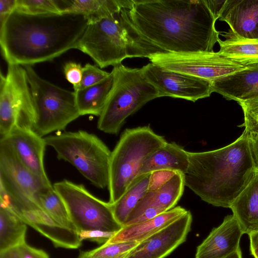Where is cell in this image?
Segmentation results:
<instances>
[{
	"label": "cell",
	"mask_w": 258,
	"mask_h": 258,
	"mask_svg": "<svg viewBox=\"0 0 258 258\" xmlns=\"http://www.w3.org/2000/svg\"><path fill=\"white\" fill-rule=\"evenodd\" d=\"M113 84L97 127L116 135L126 119L150 101L158 98L156 88L145 77L141 68H130L120 63L113 67Z\"/></svg>",
	"instance_id": "cell-7"
},
{
	"label": "cell",
	"mask_w": 258,
	"mask_h": 258,
	"mask_svg": "<svg viewBox=\"0 0 258 258\" xmlns=\"http://www.w3.org/2000/svg\"><path fill=\"white\" fill-rule=\"evenodd\" d=\"M219 19L236 35L258 39V0H227Z\"/></svg>",
	"instance_id": "cell-18"
},
{
	"label": "cell",
	"mask_w": 258,
	"mask_h": 258,
	"mask_svg": "<svg viewBox=\"0 0 258 258\" xmlns=\"http://www.w3.org/2000/svg\"><path fill=\"white\" fill-rule=\"evenodd\" d=\"M223 35L226 39L218 41L220 54L244 67L258 63V39L243 38L231 30Z\"/></svg>",
	"instance_id": "cell-24"
},
{
	"label": "cell",
	"mask_w": 258,
	"mask_h": 258,
	"mask_svg": "<svg viewBox=\"0 0 258 258\" xmlns=\"http://www.w3.org/2000/svg\"><path fill=\"white\" fill-rule=\"evenodd\" d=\"M0 140L9 146L19 161L27 169L44 180L50 181L44 166L46 146L44 138L30 128L16 126Z\"/></svg>",
	"instance_id": "cell-15"
},
{
	"label": "cell",
	"mask_w": 258,
	"mask_h": 258,
	"mask_svg": "<svg viewBox=\"0 0 258 258\" xmlns=\"http://www.w3.org/2000/svg\"><path fill=\"white\" fill-rule=\"evenodd\" d=\"M87 251H81L77 258H86Z\"/></svg>",
	"instance_id": "cell-41"
},
{
	"label": "cell",
	"mask_w": 258,
	"mask_h": 258,
	"mask_svg": "<svg viewBox=\"0 0 258 258\" xmlns=\"http://www.w3.org/2000/svg\"><path fill=\"white\" fill-rule=\"evenodd\" d=\"M140 242L105 243L98 247L87 251L86 258H126Z\"/></svg>",
	"instance_id": "cell-29"
},
{
	"label": "cell",
	"mask_w": 258,
	"mask_h": 258,
	"mask_svg": "<svg viewBox=\"0 0 258 258\" xmlns=\"http://www.w3.org/2000/svg\"><path fill=\"white\" fill-rule=\"evenodd\" d=\"M34 117L33 100L26 69L22 66L8 64L6 75L1 73V139L16 126L32 129Z\"/></svg>",
	"instance_id": "cell-11"
},
{
	"label": "cell",
	"mask_w": 258,
	"mask_h": 258,
	"mask_svg": "<svg viewBox=\"0 0 258 258\" xmlns=\"http://www.w3.org/2000/svg\"><path fill=\"white\" fill-rule=\"evenodd\" d=\"M88 24L81 14L32 15L16 9L1 22L0 44L8 64L50 61L75 45Z\"/></svg>",
	"instance_id": "cell-2"
},
{
	"label": "cell",
	"mask_w": 258,
	"mask_h": 258,
	"mask_svg": "<svg viewBox=\"0 0 258 258\" xmlns=\"http://www.w3.org/2000/svg\"><path fill=\"white\" fill-rule=\"evenodd\" d=\"M113 84L112 72L103 80L93 86L74 91L77 107L81 115L99 116Z\"/></svg>",
	"instance_id": "cell-25"
},
{
	"label": "cell",
	"mask_w": 258,
	"mask_h": 258,
	"mask_svg": "<svg viewBox=\"0 0 258 258\" xmlns=\"http://www.w3.org/2000/svg\"><path fill=\"white\" fill-rule=\"evenodd\" d=\"M243 234L234 216L227 215L197 247L195 258H225L240 247Z\"/></svg>",
	"instance_id": "cell-16"
},
{
	"label": "cell",
	"mask_w": 258,
	"mask_h": 258,
	"mask_svg": "<svg viewBox=\"0 0 258 258\" xmlns=\"http://www.w3.org/2000/svg\"><path fill=\"white\" fill-rule=\"evenodd\" d=\"M254 159L258 169V137H249Z\"/></svg>",
	"instance_id": "cell-39"
},
{
	"label": "cell",
	"mask_w": 258,
	"mask_h": 258,
	"mask_svg": "<svg viewBox=\"0 0 258 258\" xmlns=\"http://www.w3.org/2000/svg\"><path fill=\"white\" fill-rule=\"evenodd\" d=\"M184 186V174L176 172L161 187L147 191L130 213L123 227L132 224L147 209H158L165 212L174 208L183 193Z\"/></svg>",
	"instance_id": "cell-19"
},
{
	"label": "cell",
	"mask_w": 258,
	"mask_h": 258,
	"mask_svg": "<svg viewBox=\"0 0 258 258\" xmlns=\"http://www.w3.org/2000/svg\"><path fill=\"white\" fill-rule=\"evenodd\" d=\"M39 200L42 209L54 221L62 226L76 231L66 205L53 185L42 192Z\"/></svg>",
	"instance_id": "cell-28"
},
{
	"label": "cell",
	"mask_w": 258,
	"mask_h": 258,
	"mask_svg": "<svg viewBox=\"0 0 258 258\" xmlns=\"http://www.w3.org/2000/svg\"><path fill=\"white\" fill-rule=\"evenodd\" d=\"M63 70L66 79L73 85L74 91L76 90L82 78L81 64L74 61H68L63 66Z\"/></svg>",
	"instance_id": "cell-33"
},
{
	"label": "cell",
	"mask_w": 258,
	"mask_h": 258,
	"mask_svg": "<svg viewBox=\"0 0 258 258\" xmlns=\"http://www.w3.org/2000/svg\"><path fill=\"white\" fill-rule=\"evenodd\" d=\"M176 173L175 171L163 170L151 173L147 191L158 189L166 183Z\"/></svg>",
	"instance_id": "cell-34"
},
{
	"label": "cell",
	"mask_w": 258,
	"mask_h": 258,
	"mask_svg": "<svg viewBox=\"0 0 258 258\" xmlns=\"http://www.w3.org/2000/svg\"><path fill=\"white\" fill-rule=\"evenodd\" d=\"M225 258H242V252L240 247H239L236 251Z\"/></svg>",
	"instance_id": "cell-40"
},
{
	"label": "cell",
	"mask_w": 258,
	"mask_h": 258,
	"mask_svg": "<svg viewBox=\"0 0 258 258\" xmlns=\"http://www.w3.org/2000/svg\"><path fill=\"white\" fill-rule=\"evenodd\" d=\"M129 15L142 36L166 52H213L219 39L205 0H135Z\"/></svg>",
	"instance_id": "cell-1"
},
{
	"label": "cell",
	"mask_w": 258,
	"mask_h": 258,
	"mask_svg": "<svg viewBox=\"0 0 258 258\" xmlns=\"http://www.w3.org/2000/svg\"><path fill=\"white\" fill-rule=\"evenodd\" d=\"M0 258H8L7 251L6 250L0 252Z\"/></svg>",
	"instance_id": "cell-42"
},
{
	"label": "cell",
	"mask_w": 258,
	"mask_h": 258,
	"mask_svg": "<svg viewBox=\"0 0 258 258\" xmlns=\"http://www.w3.org/2000/svg\"><path fill=\"white\" fill-rule=\"evenodd\" d=\"M244 113V132L249 137H258V98L238 103Z\"/></svg>",
	"instance_id": "cell-31"
},
{
	"label": "cell",
	"mask_w": 258,
	"mask_h": 258,
	"mask_svg": "<svg viewBox=\"0 0 258 258\" xmlns=\"http://www.w3.org/2000/svg\"><path fill=\"white\" fill-rule=\"evenodd\" d=\"M248 235L250 254L253 258H258V230L252 232Z\"/></svg>",
	"instance_id": "cell-38"
},
{
	"label": "cell",
	"mask_w": 258,
	"mask_h": 258,
	"mask_svg": "<svg viewBox=\"0 0 258 258\" xmlns=\"http://www.w3.org/2000/svg\"><path fill=\"white\" fill-rule=\"evenodd\" d=\"M17 0H0V22L16 8Z\"/></svg>",
	"instance_id": "cell-37"
},
{
	"label": "cell",
	"mask_w": 258,
	"mask_h": 258,
	"mask_svg": "<svg viewBox=\"0 0 258 258\" xmlns=\"http://www.w3.org/2000/svg\"><path fill=\"white\" fill-rule=\"evenodd\" d=\"M57 158L73 165L98 188L108 187L111 152L97 136L84 131L69 132L44 138Z\"/></svg>",
	"instance_id": "cell-8"
},
{
	"label": "cell",
	"mask_w": 258,
	"mask_h": 258,
	"mask_svg": "<svg viewBox=\"0 0 258 258\" xmlns=\"http://www.w3.org/2000/svg\"><path fill=\"white\" fill-rule=\"evenodd\" d=\"M192 215L190 211L160 231L143 241L126 258H164L183 243L190 230Z\"/></svg>",
	"instance_id": "cell-14"
},
{
	"label": "cell",
	"mask_w": 258,
	"mask_h": 258,
	"mask_svg": "<svg viewBox=\"0 0 258 258\" xmlns=\"http://www.w3.org/2000/svg\"><path fill=\"white\" fill-rule=\"evenodd\" d=\"M188 164V152L174 142H166L145 160L140 169L138 176L163 170L184 174Z\"/></svg>",
	"instance_id": "cell-21"
},
{
	"label": "cell",
	"mask_w": 258,
	"mask_h": 258,
	"mask_svg": "<svg viewBox=\"0 0 258 258\" xmlns=\"http://www.w3.org/2000/svg\"><path fill=\"white\" fill-rule=\"evenodd\" d=\"M16 9L32 15L63 14L61 0H17Z\"/></svg>",
	"instance_id": "cell-30"
},
{
	"label": "cell",
	"mask_w": 258,
	"mask_h": 258,
	"mask_svg": "<svg viewBox=\"0 0 258 258\" xmlns=\"http://www.w3.org/2000/svg\"><path fill=\"white\" fill-rule=\"evenodd\" d=\"M185 186L203 201L230 208L257 169L250 139L244 131L231 144L219 149L188 152Z\"/></svg>",
	"instance_id": "cell-3"
},
{
	"label": "cell",
	"mask_w": 258,
	"mask_h": 258,
	"mask_svg": "<svg viewBox=\"0 0 258 258\" xmlns=\"http://www.w3.org/2000/svg\"><path fill=\"white\" fill-rule=\"evenodd\" d=\"M33 97L34 117L32 130L43 136L64 130L81 116L75 92L59 87L41 78L31 66H24Z\"/></svg>",
	"instance_id": "cell-9"
},
{
	"label": "cell",
	"mask_w": 258,
	"mask_h": 258,
	"mask_svg": "<svg viewBox=\"0 0 258 258\" xmlns=\"http://www.w3.org/2000/svg\"><path fill=\"white\" fill-rule=\"evenodd\" d=\"M110 73L99 68L96 65L86 63L83 67L81 82L76 90L83 89L98 83L107 78Z\"/></svg>",
	"instance_id": "cell-32"
},
{
	"label": "cell",
	"mask_w": 258,
	"mask_h": 258,
	"mask_svg": "<svg viewBox=\"0 0 258 258\" xmlns=\"http://www.w3.org/2000/svg\"><path fill=\"white\" fill-rule=\"evenodd\" d=\"M243 234L258 230V169L230 208Z\"/></svg>",
	"instance_id": "cell-22"
},
{
	"label": "cell",
	"mask_w": 258,
	"mask_h": 258,
	"mask_svg": "<svg viewBox=\"0 0 258 258\" xmlns=\"http://www.w3.org/2000/svg\"><path fill=\"white\" fill-rule=\"evenodd\" d=\"M166 142L150 125L124 131L111 153L107 187L110 204L117 202L138 176L145 160Z\"/></svg>",
	"instance_id": "cell-6"
},
{
	"label": "cell",
	"mask_w": 258,
	"mask_h": 258,
	"mask_svg": "<svg viewBox=\"0 0 258 258\" xmlns=\"http://www.w3.org/2000/svg\"><path fill=\"white\" fill-rule=\"evenodd\" d=\"M21 258H49L44 250L32 247L26 241L18 246Z\"/></svg>",
	"instance_id": "cell-35"
},
{
	"label": "cell",
	"mask_w": 258,
	"mask_h": 258,
	"mask_svg": "<svg viewBox=\"0 0 258 258\" xmlns=\"http://www.w3.org/2000/svg\"><path fill=\"white\" fill-rule=\"evenodd\" d=\"M147 58L166 71L189 75L211 83L245 68L214 51L157 52L150 54Z\"/></svg>",
	"instance_id": "cell-12"
},
{
	"label": "cell",
	"mask_w": 258,
	"mask_h": 258,
	"mask_svg": "<svg viewBox=\"0 0 258 258\" xmlns=\"http://www.w3.org/2000/svg\"><path fill=\"white\" fill-rule=\"evenodd\" d=\"M129 10L122 9L88 24L75 49L88 55L100 68L115 66L126 58L147 57L165 52L139 32L131 19Z\"/></svg>",
	"instance_id": "cell-4"
},
{
	"label": "cell",
	"mask_w": 258,
	"mask_h": 258,
	"mask_svg": "<svg viewBox=\"0 0 258 258\" xmlns=\"http://www.w3.org/2000/svg\"><path fill=\"white\" fill-rule=\"evenodd\" d=\"M133 0H65L63 13L83 15L88 24L111 16L122 9H130Z\"/></svg>",
	"instance_id": "cell-23"
},
{
	"label": "cell",
	"mask_w": 258,
	"mask_h": 258,
	"mask_svg": "<svg viewBox=\"0 0 258 258\" xmlns=\"http://www.w3.org/2000/svg\"><path fill=\"white\" fill-rule=\"evenodd\" d=\"M53 186L64 203L82 241L103 244L123 227L115 218L111 204L94 196L83 185L64 179Z\"/></svg>",
	"instance_id": "cell-5"
},
{
	"label": "cell",
	"mask_w": 258,
	"mask_h": 258,
	"mask_svg": "<svg viewBox=\"0 0 258 258\" xmlns=\"http://www.w3.org/2000/svg\"><path fill=\"white\" fill-rule=\"evenodd\" d=\"M213 92L238 103L258 98V63L211 82Z\"/></svg>",
	"instance_id": "cell-17"
},
{
	"label": "cell",
	"mask_w": 258,
	"mask_h": 258,
	"mask_svg": "<svg viewBox=\"0 0 258 258\" xmlns=\"http://www.w3.org/2000/svg\"><path fill=\"white\" fill-rule=\"evenodd\" d=\"M141 70L146 79L157 90L159 97L167 96L196 102L209 97L213 92L210 82L166 71L152 62Z\"/></svg>",
	"instance_id": "cell-13"
},
{
	"label": "cell",
	"mask_w": 258,
	"mask_h": 258,
	"mask_svg": "<svg viewBox=\"0 0 258 258\" xmlns=\"http://www.w3.org/2000/svg\"><path fill=\"white\" fill-rule=\"evenodd\" d=\"M186 211L181 207H175L148 221L124 226L106 243L140 242L168 226Z\"/></svg>",
	"instance_id": "cell-20"
},
{
	"label": "cell",
	"mask_w": 258,
	"mask_h": 258,
	"mask_svg": "<svg viewBox=\"0 0 258 258\" xmlns=\"http://www.w3.org/2000/svg\"><path fill=\"white\" fill-rule=\"evenodd\" d=\"M27 224L0 204V252L18 247L26 241Z\"/></svg>",
	"instance_id": "cell-26"
},
{
	"label": "cell",
	"mask_w": 258,
	"mask_h": 258,
	"mask_svg": "<svg viewBox=\"0 0 258 258\" xmlns=\"http://www.w3.org/2000/svg\"><path fill=\"white\" fill-rule=\"evenodd\" d=\"M226 1L205 0L216 21L219 18Z\"/></svg>",
	"instance_id": "cell-36"
},
{
	"label": "cell",
	"mask_w": 258,
	"mask_h": 258,
	"mask_svg": "<svg viewBox=\"0 0 258 258\" xmlns=\"http://www.w3.org/2000/svg\"><path fill=\"white\" fill-rule=\"evenodd\" d=\"M51 186L50 181L23 166L9 146L0 140L1 205L18 217L26 212L42 209L40 196Z\"/></svg>",
	"instance_id": "cell-10"
},
{
	"label": "cell",
	"mask_w": 258,
	"mask_h": 258,
	"mask_svg": "<svg viewBox=\"0 0 258 258\" xmlns=\"http://www.w3.org/2000/svg\"><path fill=\"white\" fill-rule=\"evenodd\" d=\"M151 174L138 176L121 198L111 204L115 218L122 227L130 213L147 191Z\"/></svg>",
	"instance_id": "cell-27"
}]
</instances>
